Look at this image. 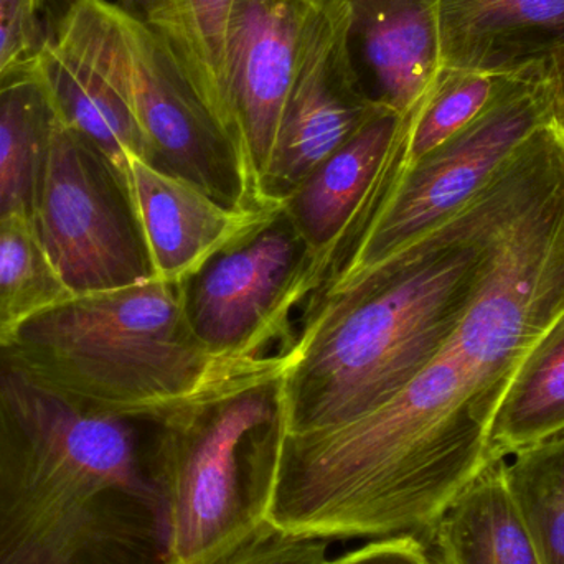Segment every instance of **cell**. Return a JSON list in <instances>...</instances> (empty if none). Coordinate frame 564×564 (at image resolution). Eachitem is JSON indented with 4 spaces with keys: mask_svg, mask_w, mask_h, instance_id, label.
<instances>
[{
    "mask_svg": "<svg viewBox=\"0 0 564 564\" xmlns=\"http://www.w3.org/2000/svg\"><path fill=\"white\" fill-rule=\"evenodd\" d=\"M503 172L456 217L307 305L285 348L291 361L276 387L278 430L307 433L364 416L436 358L482 280Z\"/></svg>",
    "mask_w": 564,
    "mask_h": 564,
    "instance_id": "1",
    "label": "cell"
},
{
    "mask_svg": "<svg viewBox=\"0 0 564 564\" xmlns=\"http://www.w3.org/2000/svg\"><path fill=\"white\" fill-rule=\"evenodd\" d=\"M161 517L131 420L98 413L0 348V564H115Z\"/></svg>",
    "mask_w": 564,
    "mask_h": 564,
    "instance_id": "2",
    "label": "cell"
},
{
    "mask_svg": "<svg viewBox=\"0 0 564 564\" xmlns=\"http://www.w3.org/2000/svg\"><path fill=\"white\" fill-rule=\"evenodd\" d=\"M0 348L89 410L155 424L194 404L273 383L291 361L285 350L253 360L215 355L192 328L184 284L155 278L73 295Z\"/></svg>",
    "mask_w": 564,
    "mask_h": 564,
    "instance_id": "3",
    "label": "cell"
},
{
    "mask_svg": "<svg viewBox=\"0 0 564 564\" xmlns=\"http://www.w3.org/2000/svg\"><path fill=\"white\" fill-rule=\"evenodd\" d=\"M552 119L553 82L546 63L520 73L476 121L414 162L408 159L411 126L404 124L388 155L370 217L357 225L308 304L341 291L456 217Z\"/></svg>",
    "mask_w": 564,
    "mask_h": 564,
    "instance_id": "4",
    "label": "cell"
},
{
    "mask_svg": "<svg viewBox=\"0 0 564 564\" xmlns=\"http://www.w3.org/2000/svg\"><path fill=\"white\" fill-rule=\"evenodd\" d=\"M278 381L158 423L149 464L164 507L162 564H220L267 522L250 447L276 416Z\"/></svg>",
    "mask_w": 564,
    "mask_h": 564,
    "instance_id": "5",
    "label": "cell"
},
{
    "mask_svg": "<svg viewBox=\"0 0 564 564\" xmlns=\"http://www.w3.org/2000/svg\"><path fill=\"white\" fill-rule=\"evenodd\" d=\"M32 227L72 295L154 278L124 174L58 119Z\"/></svg>",
    "mask_w": 564,
    "mask_h": 564,
    "instance_id": "6",
    "label": "cell"
},
{
    "mask_svg": "<svg viewBox=\"0 0 564 564\" xmlns=\"http://www.w3.org/2000/svg\"><path fill=\"white\" fill-rule=\"evenodd\" d=\"M129 105L159 171L184 178L220 204L245 212L264 204L240 142L208 108L164 39L116 3Z\"/></svg>",
    "mask_w": 564,
    "mask_h": 564,
    "instance_id": "7",
    "label": "cell"
},
{
    "mask_svg": "<svg viewBox=\"0 0 564 564\" xmlns=\"http://www.w3.org/2000/svg\"><path fill=\"white\" fill-rule=\"evenodd\" d=\"M324 273L284 208L257 234L184 282L195 335L215 355L263 358L276 338L291 347V315L321 289Z\"/></svg>",
    "mask_w": 564,
    "mask_h": 564,
    "instance_id": "8",
    "label": "cell"
},
{
    "mask_svg": "<svg viewBox=\"0 0 564 564\" xmlns=\"http://www.w3.org/2000/svg\"><path fill=\"white\" fill-rule=\"evenodd\" d=\"M387 108L370 95L355 62L347 0H308L297 69L261 181L263 200L284 207L325 159Z\"/></svg>",
    "mask_w": 564,
    "mask_h": 564,
    "instance_id": "9",
    "label": "cell"
},
{
    "mask_svg": "<svg viewBox=\"0 0 564 564\" xmlns=\"http://www.w3.org/2000/svg\"><path fill=\"white\" fill-rule=\"evenodd\" d=\"M58 122L91 142L119 171L151 161L129 105L124 48L109 0H53L45 40L30 65Z\"/></svg>",
    "mask_w": 564,
    "mask_h": 564,
    "instance_id": "10",
    "label": "cell"
},
{
    "mask_svg": "<svg viewBox=\"0 0 564 564\" xmlns=\"http://www.w3.org/2000/svg\"><path fill=\"white\" fill-rule=\"evenodd\" d=\"M307 12L308 0H235L231 9L228 98L260 195L297 69Z\"/></svg>",
    "mask_w": 564,
    "mask_h": 564,
    "instance_id": "11",
    "label": "cell"
},
{
    "mask_svg": "<svg viewBox=\"0 0 564 564\" xmlns=\"http://www.w3.org/2000/svg\"><path fill=\"white\" fill-rule=\"evenodd\" d=\"M122 174L155 280L184 284L282 210L227 207L191 182L138 158L128 159Z\"/></svg>",
    "mask_w": 564,
    "mask_h": 564,
    "instance_id": "12",
    "label": "cell"
},
{
    "mask_svg": "<svg viewBox=\"0 0 564 564\" xmlns=\"http://www.w3.org/2000/svg\"><path fill=\"white\" fill-rule=\"evenodd\" d=\"M441 68L517 75L564 55V0H437Z\"/></svg>",
    "mask_w": 564,
    "mask_h": 564,
    "instance_id": "13",
    "label": "cell"
},
{
    "mask_svg": "<svg viewBox=\"0 0 564 564\" xmlns=\"http://www.w3.org/2000/svg\"><path fill=\"white\" fill-rule=\"evenodd\" d=\"M351 50L377 101L411 115L441 72L437 0H347ZM367 85V88H368Z\"/></svg>",
    "mask_w": 564,
    "mask_h": 564,
    "instance_id": "14",
    "label": "cell"
},
{
    "mask_svg": "<svg viewBox=\"0 0 564 564\" xmlns=\"http://www.w3.org/2000/svg\"><path fill=\"white\" fill-rule=\"evenodd\" d=\"M406 116L398 115L391 108L381 111L325 159L284 202L285 215L317 261L324 282L344 247L355 215L370 195L403 129Z\"/></svg>",
    "mask_w": 564,
    "mask_h": 564,
    "instance_id": "15",
    "label": "cell"
},
{
    "mask_svg": "<svg viewBox=\"0 0 564 564\" xmlns=\"http://www.w3.org/2000/svg\"><path fill=\"white\" fill-rule=\"evenodd\" d=\"M487 464L423 540L437 564H543L506 479Z\"/></svg>",
    "mask_w": 564,
    "mask_h": 564,
    "instance_id": "16",
    "label": "cell"
},
{
    "mask_svg": "<svg viewBox=\"0 0 564 564\" xmlns=\"http://www.w3.org/2000/svg\"><path fill=\"white\" fill-rule=\"evenodd\" d=\"M56 116L32 69L0 88V224L32 221Z\"/></svg>",
    "mask_w": 564,
    "mask_h": 564,
    "instance_id": "17",
    "label": "cell"
},
{
    "mask_svg": "<svg viewBox=\"0 0 564 564\" xmlns=\"http://www.w3.org/2000/svg\"><path fill=\"white\" fill-rule=\"evenodd\" d=\"M564 430V312L517 368L490 426L487 457L506 460Z\"/></svg>",
    "mask_w": 564,
    "mask_h": 564,
    "instance_id": "18",
    "label": "cell"
},
{
    "mask_svg": "<svg viewBox=\"0 0 564 564\" xmlns=\"http://www.w3.org/2000/svg\"><path fill=\"white\" fill-rule=\"evenodd\" d=\"M234 2L144 0L138 15L167 42L198 95L243 148L228 98L227 36Z\"/></svg>",
    "mask_w": 564,
    "mask_h": 564,
    "instance_id": "19",
    "label": "cell"
},
{
    "mask_svg": "<svg viewBox=\"0 0 564 564\" xmlns=\"http://www.w3.org/2000/svg\"><path fill=\"white\" fill-rule=\"evenodd\" d=\"M69 297L32 221L0 224V347H7L26 322Z\"/></svg>",
    "mask_w": 564,
    "mask_h": 564,
    "instance_id": "20",
    "label": "cell"
},
{
    "mask_svg": "<svg viewBox=\"0 0 564 564\" xmlns=\"http://www.w3.org/2000/svg\"><path fill=\"white\" fill-rule=\"evenodd\" d=\"M506 479L543 564H564V430L516 454Z\"/></svg>",
    "mask_w": 564,
    "mask_h": 564,
    "instance_id": "21",
    "label": "cell"
},
{
    "mask_svg": "<svg viewBox=\"0 0 564 564\" xmlns=\"http://www.w3.org/2000/svg\"><path fill=\"white\" fill-rule=\"evenodd\" d=\"M519 75L441 68L414 115L408 142L410 162L430 154L476 121Z\"/></svg>",
    "mask_w": 564,
    "mask_h": 564,
    "instance_id": "22",
    "label": "cell"
},
{
    "mask_svg": "<svg viewBox=\"0 0 564 564\" xmlns=\"http://www.w3.org/2000/svg\"><path fill=\"white\" fill-rule=\"evenodd\" d=\"M52 9L53 0H0V88L32 65Z\"/></svg>",
    "mask_w": 564,
    "mask_h": 564,
    "instance_id": "23",
    "label": "cell"
},
{
    "mask_svg": "<svg viewBox=\"0 0 564 564\" xmlns=\"http://www.w3.org/2000/svg\"><path fill=\"white\" fill-rule=\"evenodd\" d=\"M325 540L289 535L264 522L234 555L220 564H325Z\"/></svg>",
    "mask_w": 564,
    "mask_h": 564,
    "instance_id": "24",
    "label": "cell"
},
{
    "mask_svg": "<svg viewBox=\"0 0 564 564\" xmlns=\"http://www.w3.org/2000/svg\"><path fill=\"white\" fill-rule=\"evenodd\" d=\"M325 564H437L423 540L413 535L388 536L367 543Z\"/></svg>",
    "mask_w": 564,
    "mask_h": 564,
    "instance_id": "25",
    "label": "cell"
},
{
    "mask_svg": "<svg viewBox=\"0 0 564 564\" xmlns=\"http://www.w3.org/2000/svg\"><path fill=\"white\" fill-rule=\"evenodd\" d=\"M553 82V119L564 132V55L550 62Z\"/></svg>",
    "mask_w": 564,
    "mask_h": 564,
    "instance_id": "26",
    "label": "cell"
},
{
    "mask_svg": "<svg viewBox=\"0 0 564 564\" xmlns=\"http://www.w3.org/2000/svg\"><path fill=\"white\" fill-rule=\"evenodd\" d=\"M142 3L144 0H121L119 6L124 7V9L131 10V12L138 13L141 10Z\"/></svg>",
    "mask_w": 564,
    "mask_h": 564,
    "instance_id": "27",
    "label": "cell"
}]
</instances>
